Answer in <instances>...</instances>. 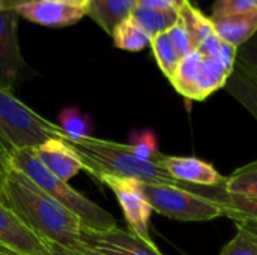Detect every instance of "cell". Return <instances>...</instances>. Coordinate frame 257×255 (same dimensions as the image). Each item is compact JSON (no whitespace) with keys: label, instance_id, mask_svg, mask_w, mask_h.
Segmentation results:
<instances>
[{"label":"cell","instance_id":"obj_1","mask_svg":"<svg viewBox=\"0 0 257 255\" xmlns=\"http://www.w3.org/2000/svg\"><path fill=\"white\" fill-rule=\"evenodd\" d=\"M0 201L44 243H56L83 252L81 231L84 227L80 218L14 167L8 170L2 180Z\"/></svg>","mask_w":257,"mask_h":255},{"label":"cell","instance_id":"obj_2","mask_svg":"<svg viewBox=\"0 0 257 255\" xmlns=\"http://www.w3.org/2000/svg\"><path fill=\"white\" fill-rule=\"evenodd\" d=\"M66 140V138H65ZM66 143L78 153L84 164V171L93 179L101 174L136 179L142 183L172 185L191 188L173 179L160 162H145L136 158L128 144L87 137L83 140H66Z\"/></svg>","mask_w":257,"mask_h":255},{"label":"cell","instance_id":"obj_3","mask_svg":"<svg viewBox=\"0 0 257 255\" xmlns=\"http://www.w3.org/2000/svg\"><path fill=\"white\" fill-rule=\"evenodd\" d=\"M11 165L27 176L35 185L45 191L63 207L75 213L83 227L89 230H110L117 227L111 213L80 194L68 182L53 174L33 153V150H18L11 156Z\"/></svg>","mask_w":257,"mask_h":255},{"label":"cell","instance_id":"obj_4","mask_svg":"<svg viewBox=\"0 0 257 255\" xmlns=\"http://www.w3.org/2000/svg\"><path fill=\"white\" fill-rule=\"evenodd\" d=\"M50 138H66L57 123L38 114L11 89L0 86V140L11 152L33 150Z\"/></svg>","mask_w":257,"mask_h":255},{"label":"cell","instance_id":"obj_5","mask_svg":"<svg viewBox=\"0 0 257 255\" xmlns=\"http://www.w3.org/2000/svg\"><path fill=\"white\" fill-rule=\"evenodd\" d=\"M142 189L152 210L166 218L202 222L223 216L220 204L209 198L203 189L157 183H143Z\"/></svg>","mask_w":257,"mask_h":255},{"label":"cell","instance_id":"obj_6","mask_svg":"<svg viewBox=\"0 0 257 255\" xmlns=\"http://www.w3.org/2000/svg\"><path fill=\"white\" fill-rule=\"evenodd\" d=\"M229 77L230 69L227 66L194 50L179 62L170 83L184 98L205 101L209 95L224 87Z\"/></svg>","mask_w":257,"mask_h":255},{"label":"cell","instance_id":"obj_7","mask_svg":"<svg viewBox=\"0 0 257 255\" xmlns=\"http://www.w3.org/2000/svg\"><path fill=\"white\" fill-rule=\"evenodd\" d=\"M95 180H98V183L101 185L108 186L116 195L123 212V218L128 224V231L148 245L157 246L149 233V221L154 210L143 194V183L136 179L117 177L110 174H101Z\"/></svg>","mask_w":257,"mask_h":255},{"label":"cell","instance_id":"obj_8","mask_svg":"<svg viewBox=\"0 0 257 255\" xmlns=\"http://www.w3.org/2000/svg\"><path fill=\"white\" fill-rule=\"evenodd\" d=\"M81 246V254L87 255H163L157 246L148 245L119 227L99 231L83 228Z\"/></svg>","mask_w":257,"mask_h":255},{"label":"cell","instance_id":"obj_9","mask_svg":"<svg viewBox=\"0 0 257 255\" xmlns=\"http://www.w3.org/2000/svg\"><path fill=\"white\" fill-rule=\"evenodd\" d=\"M12 9L0 11V86L14 89L27 72L18 45V20Z\"/></svg>","mask_w":257,"mask_h":255},{"label":"cell","instance_id":"obj_10","mask_svg":"<svg viewBox=\"0 0 257 255\" xmlns=\"http://www.w3.org/2000/svg\"><path fill=\"white\" fill-rule=\"evenodd\" d=\"M12 9L18 17L45 27H68L87 15V9L56 0H18L12 5Z\"/></svg>","mask_w":257,"mask_h":255},{"label":"cell","instance_id":"obj_11","mask_svg":"<svg viewBox=\"0 0 257 255\" xmlns=\"http://www.w3.org/2000/svg\"><path fill=\"white\" fill-rule=\"evenodd\" d=\"M158 162L167 170V173L173 179L185 185H197L202 188H221L226 179L212 164L194 156L161 155Z\"/></svg>","mask_w":257,"mask_h":255},{"label":"cell","instance_id":"obj_12","mask_svg":"<svg viewBox=\"0 0 257 255\" xmlns=\"http://www.w3.org/2000/svg\"><path fill=\"white\" fill-rule=\"evenodd\" d=\"M33 153L53 174L65 182L84 170L81 158L65 138H50L33 149Z\"/></svg>","mask_w":257,"mask_h":255},{"label":"cell","instance_id":"obj_13","mask_svg":"<svg viewBox=\"0 0 257 255\" xmlns=\"http://www.w3.org/2000/svg\"><path fill=\"white\" fill-rule=\"evenodd\" d=\"M0 245L21 255L42 254L45 243L0 201Z\"/></svg>","mask_w":257,"mask_h":255},{"label":"cell","instance_id":"obj_14","mask_svg":"<svg viewBox=\"0 0 257 255\" xmlns=\"http://www.w3.org/2000/svg\"><path fill=\"white\" fill-rule=\"evenodd\" d=\"M215 33L227 44L239 48L257 32V8L212 21Z\"/></svg>","mask_w":257,"mask_h":255},{"label":"cell","instance_id":"obj_15","mask_svg":"<svg viewBox=\"0 0 257 255\" xmlns=\"http://www.w3.org/2000/svg\"><path fill=\"white\" fill-rule=\"evenodd\" d=\"M136 6V0H89L87 15L111 36L113 30L131 17Z\"/></svg>","mask_w":257,"mask_h":255},{"label":"cell","instance_id":"obj_16","mask_svg":"<svg viewBox=\"0 0 257 255\" xmlns=\"http://www.w3.org/2000/svg\"><path fill=\"white\" fill-rule=\"evenodd\" d=\"M203 192L217 201L221 207L223 216L235 219H254L257 221V198H247L230 195L221 188H203Z\"/></svg>","mask_w":257,"mask_h":255},{"label":"cell","instance_id":"obj_17","mask_svg":"<svg viewBox=\"0 0 257 255\" xmlns=\"http://www.w3.org/2000/svg\"><path fill=\"white\" fill-rule=\"evenodd\" d=\"M224 89L257 120V80L235 65Z\"/></svg>","mask_w":257,"mask_h":255},{"label":"cell","instance_id":"obj_18","mask_svg":"<svg viewBox=\"0 0 257 255\" xmlns=\"http://www.w3.org/2000/svg\"><path fill=\"white\" fill-rule=\"evenodd\" d=\"M131 18L152 38L158 33L167 32L179 20V11L148 9L136 6V9L131 14Z\"/></svg>","mask_w":257,"mask_h":255},{"label":"cell","instance_id":"obj_19","mask_svg":"<svg viewBox=\"0 0 257 255\" xmlns=\"http://www.w3.org/2000/svg\"><path fill=\"white\" fill-rule=\"evenodd\" d=\"M57 126L66 135V140H83L92 137L93 120L89 113L81 111L78 107L69 105L60 110L57 116Z\"/></svg>","mask_w":257,"mask_h":255},{"label":"cell","instance_id":"obj_20","mask_svg":"<svg viewBox=\"0 0 257 255\" xmlns=\"http://www.w3.org/2000/svg\"><path fill=\"white\" fill-rule=\"evenodd\" d=\"M221 191L230 195L257 198V161L236 168L224 179Z\"/></svg>","mask_w":257,"mask_h":255},{"label":"cell","instance_id":"obj_21","mask_svg":"<svg viewBox=\"0 0 257 255\" xmlns=\"http://www.w3.org/2000/svg\"><path fill=\"white\" fill-rule=\"evenodd\" d=\"M114 47L123 51L137 53L151 45V36L130 17L113 30Z\"/></svg>","mask_w":257,"mask_h":255},{"label":"cell","instance_id":"obj_22","mask_svg":"<svg viewBox=\"0 0 257 255\" xmlns=\"http://www.w3.org/2000/svg\"><path fill=\"white\" fill-rule=\"evenodd\" d=\"M151 48H152V53H154V57L157 60L158 68L170 80L182 59H181L179 53L176 51L173 42L170 41L169 33L163 32V33L152 36L151 38Z\"/></svg>","mask_w":257,"mask_h":255},{"label":"cell","instance_id":"obj_23","mask_svg":"<svg viewBox=\"0 0 257 255\" xmlns=\"http://www.w3.org/2000/svg\"><path fill=\"white\" fill-rule=\"evenodd\" d=\"M179 14L184 18V21L190 30V35H191V39H193L196 50L208 36L215 33L212 20L209 17H206L202 11H199L190 0H187L184 3Z\"/></svg>","mask_w":257,"mask_h":255},{"label":"cell","instance_id":"obj_24","mask_svg":"<svg viewBox=\"0 0 257 255\" xmlns=\"http://www.w3.org/2000/svg\"><path fill=\"white\" fill-rule=\"evenodd\" d=\"M126 144L131 149V152L136 155V158L145 162H158V159L163 155L158 149L157 135L151 129L134 131L130 135V140Z\"/></svg>","mask_w":257,"mask_h":255},{"label":"cell","instance_id":"obj_25","mask_svg":"<svg viewBox=\"0 0 257 255\" xmlns=\"http://www.w3.org/2000/svg\"><path fill=\"white\" fill-rule=\"evenodd\" d=\"M197 51L206 57L220 60L221 63L233 68L235 66V60H236V51L238 48L232 47L230 44L224 42L217 33H212L211 36H208L199 47Z\"/></svg>","mask_w":257,"mask_h":255},{"label":"cell","instance_id":"obj_26","mask_svg":"<svg viewBox=\"0 0 257 255\" xmlns=\"http://www.w3.org/2000/svg\"><path fill=\"white\" fill-rule=\"evenodd\" d=\"M167 33H169V38L173 42L176 51L179 53L181 59L187 57L188 54H191L196 50L191 35H190V30H188L184 18L181 17V14H179V20L167 30Z\"/></svg>","mask_w":257,"mask_h":255},{"label":"cell","instance_id":"obj_27","mask_svg":"<svg viewBox=\"0 0 257 255\" xmlns=\"http://www.w3.org/2000/svg\"><path fill=\"white\" fill-rule=\"evenodd\" d=\"M257 0H215L212 6L211 20H220L224 17H230L235 14L247 12L250 9H256Z\"/></svg>","mask_w":257,"mask_h":255},{"label":"cell","instance_id":"obj_28","mask_svg":"<svg viewBox=\"0 0 257 255\" xmlns=\"http://www.w3.org/2000/svg\"><path fill=\"white\" fill-rule=\"evenodd\" d=\"M221 255H257V240L248 233L238 230L236 236L221 249Z\"/></svg>","mask_w":257,"mask_h":255},{"label":"cell","instance_id":"obj_29","mask_svg":"<svg viewBox=\"0 0 257 255\" xmlns=\"http://www.w3.org/2000/svg\"><path fill=\"white\" fill-rule=\"evenodd\" d=\"M235 63L257 80V32L250 41L238 48Z\"/></svg>","mask_w":257,"mask_h":255},{"label":"cell","instance_id":"obj_30","mask_svg":"<svg viewBox=\"0 0 257 255\" xmlns=\"http://www.w3.org/2000/svg\"><path fill=\"white\" fill-rule=\"evenodd\" d=\"M139 8L148 9H175L181 11L187 0H136Z\"/></svg>","mask_w":257,"mask_h":255},{"label":"cell","instance_id":"obj_31","mask_svg":"<svg viewBox=\"0 0 257 255\" xmlns=\"http://www.w3.org/2000/svg\"><path fill=\"white\" fill-rule=\"evenodd\" d=\"M11 167H12L11 165V152L6 149V146L0 140V186H2V180L5 177V174L8 173V170Z\"/></svg>","mask_w":257,"mask_h":255},{"label":"cell","instance_id":"obj_32","mask_svg":"<svg viewBox=\"0 0 257 255\" xmlns=\"http://www.w3.org/2000/svg\"><path fill=\"white\" fill-rule=\"evenodd\" d=\"M233 222L236 224L238 230L248 233L251 237H254L257 240V221L254 219H235Z\"/></svg>","mask_w":257,"mask_h":255},{"label":"cell","instance_id":"obj_33","mask_svg":"<svg viewBox=\"0 0 257 255\" xmlns=\"http://www.w3.org/2000/svg\"><path fill=\"white\" fill-rule=\"evenodd\" d=\"M39 255H87V254H80L71 249H66L63 246H59L56 243H45V248L42 251V254Z\"/></svg>","mask_w":257,"mask_h":255},{"label":"cell","instance_id":"obj_34","mask_svg":"<svg viewBox=\"0 0 257 255\" xmlns=\"http://www.w3.org/2000/svg\"><path fill=\"white\" fill-rule=\"evenodd\" d=\"M56 2H60V3H65L69 6H75V8H83V9H87V5H89V0H56Z\"/></svg>","mask_w":257,"mask_h":255},{"label":"cell","instance_id":"obj_35","mask_svg":"<svg viewBox=\"0 0 257 255\" xmlns=\"http://www.w3.org/2000/svg\"><path fill=\"white\" fill-rule=\"evenodd\" d=\"M0 255H21V254H18V252H15V251H12V249H9V248H6V246H2V245H0Z\"/></svg>","mask_w":257,"mask_h":255},{"label":"cell","instance_id":"obj_36","mask_svg":"<svg viewBox=\"0 0 257 255\" xmlns=\"http://www.w3.org/2000/svg\"><path fill=\"white\" fill-rule=\"evenodd\" d=\"M11 6H12V5H6V3H5L3 0H0V11H5V9H9Z\"/></svg>","mask_w":257,"mask_h":255},{"label":"cell","instance_id":"obj_37","mask_svg":"<svg viewBox=\"0 0 257 255\" xmlns=\"http://www.w3.org/2000/svg\"><path fill=\"white\" fill-rule=\"evenodd\" d=\"M253 239H254V237H253Z\"/></svg>","mask_w":257,"mask_h":255}]
</instances>
